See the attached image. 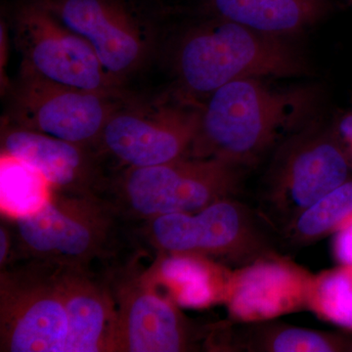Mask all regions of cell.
Instances as JSON below:
<instances>
[{"label": "cell", "instance_id": "6da1fadb", "mask_svg": "<svg viewBox=\"0 0 352 352\" xmlns=\"http://www.w3.org/2000/svg\"><path fill=\"white\" fill-rule=\"evenodd\" d=\"M314 99L310 87L280 88L263 78L227 83L201 106L188 156L251 168L307 118Z\"/></svg>", "mask_w": 352, "mask_h": 352}, {"label": "cell", "instance_id": "7a4b0ae2", "mask_svg": "<svg viewBox=\"0 0 352 352\" xmlns=\"http://www.w3.org/2000/svg\"><path fill=\"white\" fill-rule=\"evenodd\" d=\"M210 18L190 30L178 46L176 68L190 94L208 96L238 80L296 78L309 72L287 38Z\"/></svg>", "mask_w": 352, "mask_h": 352}, {"label": "cell", "instance_id": "3957f363", "mask_svg": "<svg viewBox=\"0 0 352 352\" xmlns=\"http://www.w3.org/2000/svg\"><path fill=\"white\" fill-rule=\"evenodd\" d=\"M119 217L107 199L53 191L43 207L13 223L25 258L90 271L117 247Z\"/></svg>", "mask_w": 352, "mask_h": 352}, {"label": "cell", "instance_id": "277c9868", "mask_svg": "<svg viewBox=\"0 0 352 352\" xmlns=\"http://www.w3.org/2000/svg\"><path fill=\"white\" fill-rule=\"evenodd\" d=\"M247 168L215 157H183L170 163L129 168L111 200L120 215L151 219L199 212L215 201L235 198Z\"/></svg>", "mask_w": 352, "mask_h": 352}, {"label": "cell", "instance_id": "5b68a950", "mask_svg": "<svg viewBox=\"0 0 352 352\" xmlns=\"http://www.w3.org/2000/svg\"><path fill=\"white\" fill-rule=\"evenodd\" d=\"M150 239L168 254L221 258L245 265L275 254L261 214L236 201H215L193 212H176L148 219Z\"/></svg>", "mask_w": 352, "mask_h": 352}, {"label": "cell", "instance_id": "8992f818", "mask_svg": "<svg viewBox=\"0 0 352 352\" xmlns=\"http://www.w3.org/2000/svg\"><path fill=\"white\" fill-rule=\"evenodd\" d=\"M68 319L57 266L27 258L1 271L0 351L64 352Z\"/></svg>", "mask_w": 352, "mask_h": 352}, {"label": "cell", "instance_id": "52a82bcc", "mask_svg": "<svg viewBox=\"0 0 352 352\" xmlns=\"http://www.w3.org/2000/svg\"><path fill=\"white\" fill-rule=\"evenodd\" d=\"M346 153L331 131H312L292 138L278 152L266 176L261 212L289 226L322 197L351 179Z\"/></svg>", "mask_w": 352, "mask_h": 352}, {"label": "cell", "instance_id": "ba28073f", "mask_svg": "<svg viewBox=\"0 0 352 352\" xmlns=\"http://www.w3.org/2000/svg\"><path fill=\"white\" fill-rule=\"evenodd\" d=\"M23 71L50 82L110 95L113 78L89 43L38 1L21 6L15 17Z\"/></svg>", "mask_w": 352, "mask_h": 352}, {"label": "cell", "instance_id": "9c48e42d", "mask_svg": "<svg viewBox=\"0 0 352 352\" xmlns=\"http://www.w3.org/2000/svg\"><path fill=\"white\" fill-rule=\"evenodd\" d=\"M200 119L201 108L184 104L113 111L100 140L129 168L159 166L188 156Z\"/></svg>", "mask_w": 352, "mask_h": 352}, {"label": "cell", "instance_id": "30bf717a", "mask_svg": "<svg viewBox=\"0 0 352 352\" xmlns=\"http://www.w3.org/2000/svg\"><path fill=\"white\" fill-rule=\"evenodd\" d=\"M108 96L23 71L13 102L14 120L21 127L85 146L100 139L113 112Z\"/></svg>", "mask_w": 352, "mask_h": 352}, {"label": "cell", "instance_id": "8fae6325", "mask_svg": "<svg viewBox=\"0 0 352 352\" xmlns=\"http://www.w3.org/2000/svg\"><path fill=\"white\" fill-rule=\"evenodd\" d=\"M89 43L113 78L131 73L147 51V34L129 0H36Z\"/></svg>", "mask_w": 352, "mask_h": 352}, {"label": "cell", "instance_id": "7c38bea8", "mask_svg": "<svg viewBox=\"0 0 352 352\" xmlns=\"http://www.w3.org/2000/svg\"><path fill=\"white\" fill-rule=\"evenodd\" d=\"M315 275L276 254L232 271L226 305L240 323L273 320L308 309Z\"/></svg>", "mask_w": 352, "mask_h": 352}, {"label": "cell", "instance_id": "4fadbf2b", "mask_svg": "<svg viewBox=\"0 0 352 352\" xmlns=\"http://www.w3.org/2000/svg\"><path fill=\"white\" fill-rule=\"evenodd\" d=\"M150 282L132 280L113 294L115 324L108 351L182 352L192 347L193 333L170 298Z\"/></svg>", "mask_w": 352, "mask_h": 352}, {"label": "cell", "instance_id": "5bb4252c", "mask_svg": "<svg viewBox=\"0 0 352 352\" xmlns=\"http://www.w3.org/2000/svg\"><path fill=\"white\" fill-rule=\"evenodd\" d=\"M2 154L32 166L53 191L105 198L106 184L96 173L85 146L17 126L2 136Z\"/></svg>", "mask_w": 352, "mask_h": 352}, {"label": "cell", "instance_id": "9a60e30c", "mask_svg": "<svg viewBox=\"0 0 352 352\" xmlns=\"http://www.w3.org/2000/svg\"><path fill=\"white\" fill-rule=\"evenodd\" d=\"M68 319L64 352L108 351L115 324L113 293L89 270L57 266Z\"/></svg>", "mask_w": 352, "mask_h": 352}, {"label": "cell", "instance_id": "2e32d148", "mask_svg": "<svg viewBox=\"0 0 352 352\" xmlns=\"http://www.w3.org/2000/svg\"><path fill=\"white\" fill-rule=\"evenodd\" d=\"M210 17L288 38L314 27L333 10L331 0H203Z\"/></svg>", "mask_w": 352, "mask_h": 352}, {"label": "cell", "instance_id": "e0dca14e", "mask_svg": "<svg viewBox=\"0 0 352 352\" xmlns=\"http://www.w3.org/2000/svg\"><path fill=\"white\" fill-rule=\"evenodd\" d=\"M154 270V282L168 289L177 307L201 309L226 302L232 271L207 256L168 254Z\"/></svg>", "mask_w": 352, "mask_h": 352}, {"label": "cell", "instance_id": "ac0fdd59", "mask_svg": "<svg viewBox=\"0 0 352 352\" xmlns=\"http://www.w3.org/2000/svg\"><path fill=\"white\" fill-rule=\"evenodd\" d=\"M226 331L221 347L230 351L337 352L352 351V342L333 333L273 323H240Z\"/></svg>", "mask_w": 352, "mask_h": 352}, {"label": "cell", "instance_id": "d6986e66", "mask_svg": "<svg viewBox=\"0 0 352 352\" xmlns=\"http://www.w3.org/2000/svg\"><path fill=\"white\" fill-rule=\"evenodd\" d=\"M0 184L1 210L11 219L39 210L53 192L38 170L6 154L1 155Z\"/></svg>", "mask_w": 352, "mask_h": 352}, {"label": "cell", "instance_id": "ffe728a7", "mask_svg": "<svg viewBox=\"0 0 352 352\" xmlns=\"http://www.w3.org/2000/svg\"><path fill=\"white\" fill-rule=\"evenodd\" d=\"M351 214L352 178L307 208L286 231L295 244H310L335 232Z\"/></svg>", "mask_w": 352, "mask_h": 352}, {"label": "cell", "instance_id": "44dd1931", "mask_svg": "<svg viewBox=\"0 0 352 352\" xmlns=\"http://www.w3.org/2000/svg\"><path fill=\"white\" fill-rule=\"evenodd\" d=\"M308 309L323 320L352 331V265L340 264L314 276Z\"/></svg>", "mask_w": 352, "mask_h": 352}, {"label": "cell", "instance_id": "7402d4cb", "mask_svg": "<svg viewBox=\"0 0 352 352\" xmlns=\"http://www.w3.org/2000/svg\"><path fill=\"white\" fill-rule=\"evenodd\" d=\"M333 234V258L339 264L352 265V214Z\"/></svg>", "mask_w": 352, "mask_h": 352}, {"label": "cell", "instance_id": "603a6c76", "mask_svg": "<svg viewBox=\"0 0 352 352\" xmlns=\"http://www.w3.org/2000/svg\"><path fill=\"white\" fill-rule=\"evenodd\" d=\"M333 134L346 153L352 168V111L344 113L333 129Z\"/></svg>", "mask_w": 352, "mask_h": 352}, {"label": "cell", "instance_id": "cb8c5ba5", "mask_svg": "<svg viewBox=\"0 0 352 352\" xmlns=\"http://www.w3.org/2000/svg\"><path fill=\"white\" fill-rule=\"evenodd\" d=\"M9 237L7 230L3 226L0 229V264L1 266L6 263L8 256Z\"/></svg>", "mask_w": 352, "mask_h": 352}, {"label": "cell", "instance_id": "d4e9b609", "mask_svg": "<svg viewBox=\"0 0 352 352\" xmlns=\"http://www.w3.org/2000/svg\"><path fill=\"white\" fill-rule=\"evenodd\" d=\"M351 1H352V0H351Z\"/></svg>", "mask_w": 352, "mask_h": 352}]
</instances>
